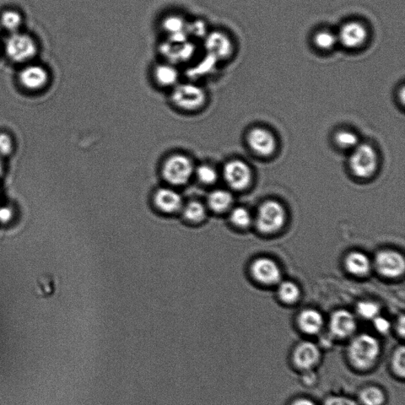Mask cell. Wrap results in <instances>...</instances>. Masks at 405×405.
I'll list each match as a JSON object with an SVG mask.
<instances>
[{
    "label": "cell",
    "instance_id": "cell-1",
    "mask_svg": "<svg viewBox=\"0 0 405 405\" xmlns=\"http://www.w3.org/2000/svg\"><path fill=\"white\" fill-rule=\"evenodd\" d=\"M172 109L182 115H193L203 112L209 104V92L201 83L183 80L169 92Z\"/></svg>",
    "mask_w": 405,
    "mask_h": 405
},
{
    "label": "cell",
    "instance_id": "cell-2",
    "mask_svg": "<svg viewBox=\"0 0 405 405\" xmlns=\"http://www.w3.org/2000/svg\"><path fill=\"white\" fill-rule=\"evenodd\" d=\"M381 353V346L375 337L362 334L350 343L348 356L352 364L359 370H367L376 364Z\"/></svg>",
    "mask_w": 405,
    "mask_h": 405
},
{
    "label": "cell",
    "instance_id": "cell-3",
    "mask_svg": "<svg viewBox=\"0 0 405 405\" xmlns=\"http://www.w3.org/2000/svg\"><path fill=\"white\" fill-rule=\"evenodd\" d=\"M161 59L180 67L188 66L197 57V42L190 37L179 39H165L159 46Z\"/></svg>",
    "mask_w": 405,
    "mask_h": 405
},
{
    "label": "cell",
    "instance_id": "cell-4",
    "mask_svg": "<svg viewBox=\"0 0 405 405\" xmlns=\"http://www.w3.org/2000/svg\"><path fill=\"white\" fill-rule=\"evenodd\" d=\"M195 168L196 166L190 156L176 152L167 156L161 167V172L166 181L171 185L181 186L190 181Z\"/></svg>",
    "mask_w": 405,
    "mask_h": 405
},
{
    "label": "cell",
    "instance_id": "cell-5",
    "mask_svg": "<svg viewBox=\"0 0 405 405\" xmlns=\"http://www.w3.org/2000/svg\"><path fill=\"white\" fill-rule=\"evenodd\" d=\"M285 222L286 212L281 204L268 201L259 208L256 224L257 228L262 233H275L283 228Z\"/></svg>",
    "mask_w": 405,
    "mask_h": 405
},
{
    "label": "cell",
    "instance_id": "cell-6",
    "mask_svg": "<svg viewBox=\"0 0 405 405\" xmlns=\"http://www.w3.org/2000/svg\"><path fill=\"white\" fill-rule=\"evenodd\" d=\"M203 52L219 63L228 61L235 51L233 41L226 32L209 30L202 41Z\"/></svg>",
    "mask_w": 405,
    "mask_h": 405
},
{
    "label": "cell",
    "instance_id": "cell-7",
    "mask_svg": "<svg viewBox=\"0 0 405 405\" xmlns=\"http://www.w3.org/2000/svg\"><path fill=\"white\" fill-rule=\"evenodd\" d=\"M349 165L355 176L361 178L372 176L379 165L376 150L369 144H359L353 149Z\"/></svg>",
    "mask_w": 405,
    "mask_h": 405
},
{
    "label": "cell",
    "instance_id": "cell-8",
    "mask_svg": "<svg viewBox=\"0 0 405 405\" xmlns=\"http://www.w3.org/2000/svg\"><path fill=\"white\" fill-rule=\"evenodd\" d=\"M150 79L156 88L169 93L182 81L180 67L160 59L150 68Z\"/></svg>",
    "mask_w": 405,
    "mask_h": 405
},
{
    "label": "cell",
    "instance_id": "cell-9",
    "mask_svg": "<svg viewBox=\"0 0 405 405\" xmlns=\"http://www.w3.org/2000/svg\"><path fill=\"white\" fill-rule=\"evenodd\" d=\"M6 52L12 61L25 63L36 56L37 46L30 36L15 32L6 42Z\"/></svg>",
    "mask_w": 405,
    "mask_h": 405
},
{
    "label": "cell",
    "instance_id": "cell-10",
    "mask_svg": "<svg viewBox=\"0 0 405 405\" xmlns=\"http://www.w3.org/2000/svg\"><path fill=\"white\" fill-rule=\"evenodd\" d=\"M223 175L228 185L235 190H245L252 181V171L244 161L230 160L224 166Z\"/></svg>",
    "mask_w": 405,
    "mask_h": 405
},
{
    "label": "cell",
    "instance_id": "cell-11",
    "mask_svg": "<svg viewBox=\"0 0 405 405\" xmlns=\"http://www.w3.org/2000/svg\"><path fill=\"white\" fill-rule=\"evenodd\" d=\"M375 266L383 277L397 278L404 274L405 261L401 253L395 250H382L377 253Z\"/></svg>",
    "mask_w": 405,
    "mask_h": 405
},
{
    "label": "cell",
    "instance_id": "cell-12",
    "mask_svg": "<svg viewBox=\"0 0 405 405\" xmlns=\"http://www.w3.org/2000/svg\"><path fill=\"white\" fill-rule=\"evenodd\" d=\"M247 144L255 154L268 157L277 150V142L274 135L264 128H255L248 132Z\"/></svg>",
    "mask_w": 405,
    "mask_h": 405
},
{
    "label": "cell",
    "instance_id": "cell-13",
    "mask_svg": "<svg viewBox=\"0 0 405 405\" xmlns=\"http://www.w3.org/2000/svg\"><path fill=\"white\" fill-rule=\"evenodd\" d=\"M251 272L253 278L263 284H278L281 281V270L277 262L268 257L257 259L252 264Z\"/></svg>",
    "mask_w": 405,
    "mask_h": 405
},
{
    "label": "cell",
    "instance_id": "cell-14",
    "mask_svg": "<svg viewBox=\"0 0 405 405\" xmlns=\"http://www.w3.org/2000/svg\"><path fill=\"white\" fill-rule=\"evenodd\" d=\"M337 35L338 43L347 48H357L363 46L368 37L366 27L359 21H349L344 24Z\"/></svg>",
    "mask_w": 405,
    "mask_h": 405
},
{
    "label": "cell",
    "instance_id": "cell-15",
    "mask_svg": "<svg viewBox=\"0 0 405 405\" xmlns=\"http://www.w3.org/2000/svg\"><path fill=\"white\" fill-rule=\"evenodd\" d=\"M188 21L190 20L180 14L171 13L165 15L159 23L164 39H179L190 37L188 35Z\"/></svg>",
    "mask_w": 405,
    "mask_h": 405
},
{
    "label": "cell",
    "instance_id": "cell-16",
    "mask_svg": "<svg viewBox=\"0 0 405 405\" xmlns=\"http://www.w3.org/2000/svg\"><path fill=\"white\" fill-rule=\"evenodd\" d=\"M321 358V352L316 344L310 342L300 343L296 347L293 359L298 368L309 371L315 366Z\"/></svg>",
    "mask_w": 405,
    "mask_h": 405
},
{
    "label": "cell",
    "instance_id": "cell-17",
    "mask_svg": "<svg viewBox=\"0 0 405 405\" xmlns=\"http://www.w3.org/2000/svg\"><path fill=\"white\" fill-rule=\"evenodd\" d=\"M355 318L352 313L339 310L334 313L330 319V329L335 336L347 338L353 335L356 329Z\"/></svg>",
    "mask_w": 405,
    "mask_h": 405
},
{
    "label": "cell",
    "instance_id": "cell-18",
    "mask_svg": "<svg viewBox=\"0 0 405 405\" xmlns=\"http://www.w3.org/2000/svg\"><path fill=\"white\" fill-rule=\"evenodd\" d=\"M48 73L45 68L40 66H30L20 72L19 80L27 90H39L48 82Z\"/></svg>",
    "mask_w": 405,
    "mask_h": 405
},
{
    "label": "cell",
    "instance_id": "cell-19",
    "mask_svg": "<svg viewBox=\"0 0 405 405\" xmlns=\"http://www.w3.org/2000/svg\"><path fill=\"white\" fill-rule=\"evenodd\" d=\"M203 54L201 59L197 57L187 66L188 80L199 83V79L209 77L217 69L219 63L206 53L203 52Z\"/></svg>",
    "mask_w": 405,
    "mask_h": 405
},
{
    "label": "cell",
    "instance_id": "cell-20",
    "mask_svg": "<svg viewBox=\"0 0 405 405\" xmlns=\"http://www.w3.org/2000/svg\"><path fill=\"white\" fill-rule=\"evenodd\" d=\"M155 203L165 213H175L183 208V199L180 193L170 188H159L155 193Z\"/></svg>",
    "mask_w": 405,
    "mask_h": 405
},
{
    "label": "cell",
    "instance_id": "cell-21",
    "mask_svg": "<svg viewBox=\"0 0 405 405\" xmlns=\"http://www.w3.org/2000/svg\"><path fill=\"white\" fill-rule=\"evenodd\" d=\"M344 264L348 272L355 277H366L371 271L372 263L370 258L362 252L350 253L345 258Z\"/></svg>",
    "mask_w": 405,
    "mask_h": 405
},
{
    "label": "cell",
    "instance_id": "cell-22",
    "mask_svg": "<svg viewBox=\"0 0 405 405\" xmlns=\"http://www.w3.org/2000/svg\"><path fill=\"white\" fill-rule=\"evenodd\" d=\"M298 324L302 332L308 335H315L322 330L324 318L319 311L306 309L300 313Z\"/></svg>",
    "mask_w": 405,
    "mask_h": 405
},
{
    "label": "cell",
    "instance_id": "cell-23",
    "mask_svg": "<svg viewBox=\"0 0 405 405\" xmlns=\"http://www.w3.org/2000/svg\"><path fill=\"white\" fill-rule=\"evenodd\" d=\"M233 202V195L225 190H217L210 192L208 199L210 208L218 213L226 212L231 208Z\"/></svg>",
    "mask_w": 405,
    "mask_h": 405
},
{
    "label": "cell",
    "instance_id": "cell-24",
    "mask_svg": "<svg viewBox=\"0 0 405 405\" xmlns=\"http://www.w3.org/2000/svg\"><path fill=\"white\" fill-rule=\"evenodd\" d=\"M278 284V296L284 304H293L299 299L301 291L298 285L291 281H280Z\"/></svg>",
    "mask_w": 405,
    "mask_h": 405
},
{
    "label": "cell",
    "instance_id": "cell-25",
    "mask_svg": "<svg viewBox=\"0 0 405 405\" xmlns=\"http://www.w3.org/2000/svg\"><path fill=\"white\" fill-rule=\"evenodd\" d=\"M359 399L363 405H383L386 402V395L380 388L369 386L361 391Z\"/></svg>",
    "mask_w": 405,
    "mask_h": 405
},
{
    "label": "cell",
    "instance_id": "cell-26",
    "mask_svg": "<svg viewBox=\"0 0 405 405\" xmlns=\"http://www.w3.org/2000/svg\"><path fill=\"white\" fill-rule=\"evenodd\" d=\"M186 219L190 222L198 223L206 217L207 210L204 205L199 201H191L183 207Z\"/></svg>",
    "mask_w": 405,
    "mask_h": 405
},
{
    "label": "cell",
    "instance_id": "cell-27",
    "mask_svg": "<svg viewBox=\"0 0 405 405\" xmlns=\"http://www.w3.org/2000/svg\"><path fill=\"white\" fill-rule=\"evenodd\" d=\"M316 47L322 50H330L338 44L337 34L329 30L318 31L314 37Z\"/></svg>",
    "mask_w": 405,
    "mask_h": 405
},
{
    "label": "cell",
    "instance_id": "cell-28",
    "mask_svg": "<svg viewBox=\"0 0 405 405\" xmlns=\"http://www.w3.org/2000/svg\"><path fill=\"white\" fill-rule=\"evenodd\" d=\"M335 142L338 147L343 149H354L359 144L357 135L346 129L338 131L335 135Z\"/></svg>",
    "mask_w": 405,
    "mask_h": 405
},
{
    "label": "cell",
    "instance_id": "cell-29",
    "mask_svg": "<svg viewBox=\"0 0 405 405\" xmlns=\"http://www.w3.org/2000/svg\"><path fill=\"white\" fill-rule=\"evenodd\" d=\"M198 180L204 185H213L218 180L219 174L217 170L213 166L201 164L196 166L195 172Z\"/></svg>",
    "mask_w": 405,
    "mask_h": 405
},
{
    "label": "cell",
    "instance_id": "cell-30",
    "mask_svg": "<svg viewBox=\"0 0 405 405\" xmlns=\"http://www.w3.org/2000/svg\"><path fill=\"white\" fill-rule=\"evenodd\" d=\"M23 23L21 14L14 10L4 12L0 18V26L10 32H16Z\"/></svg>",
    "mask_w": 405,
    "mask_h": 405
},
{
    "label": "cell",
    "instance_id": "cell-31",
    "mask_svg": "<svg viewBox=\"0 0 405 405\" xmlns=\"http://www.w3.org/2000/svg\"><path fill=\"white\" fill-rule=\"evenodd\" d=\"M209 30L207 23L202 19L188 21V35L194 41H202Z\"/></svg>",
    "mask_w": 405,
    "mask_h": 405
},
{
    "label": "cell",
    "instance_id": "cell-32",
    "mask_svg": "<svg viewBox=\"0 0 405 405\" xmlns=\"http://www.w3.org/2000/svg\"><path fill=\"white\" fill-rule=\"evenodd\" d=\"M230 219L231 223L239 228H246L252 222L250 213L243 207H237L232 210Z\"/></svg>",
    "mask_w": 405,
    "mask_h": 405
},
{
    "label": "cell",
    "instance_id": "cell-33",
    "mask_svg": "<svg viewBox=\"0 0 405 405\" xmlns=\"http://www.w3.org/2000/svg\"><path fill=\"white\" fill-rule=\"evenodd\" d=\"M379 306L372 301H362L357 306L359 315L365 319H374L379 316Z\"/></svg>",
    "mask_w": 405,
    "mask_h": 405
},
{
    "label": "cell",
    "instance_id": "cell-34",
    "mask_svg": "<svg viewBox=\"0 0 405 405\" xmlns=\"http://www.w3.org/2000/svg\"><path fill=\"white\" fill-rule=\"evenodd\" d=\"M392 367L393 372L403 379L405 374V350L404 347L401 346L394 352L392 358Z\"/></svg>",
    "mask_w": 405,
    "mask_h": 405
},
{
    "label": "cell",
    "instance_id": "cell-35",
    "mask_svg": "<svg viewBox=\"0 0 405 405\" xmlns=\"http://www.w3.org/2000/svg\"><path fill=\"white\" fill-rule=\"evenodd\" d=\"M13 141L8 134L0 133V156H8L12 152Z\"/></svg>",
    "mask_w": 405,
    "mask_h": 405
},
{
    "label": "cell",
    "instance_id": "cell-36",
    "mask_svg": "<svg viewBox=\"0 0 405 405\" xmlns=\"http://www.w3.org/2000/svg\"><path fill=\"white\" fill-rule=\"evenodd\" d=\"M374 326L377 331L381 333H386L391 329V323L385 317L377 316L373 319Z\"/></svg>",
    "mask_w": 405,
    "mask_h": 405
},
{
    "label": "cell",
    "instance_id": "cell-37",
    "mask_svg": "<svg viewBox=\"0 0 405 405\" xmlns=\"http://www.w3.org/2000/svg\"><path fill=\"white\" fill-rule=\"evenodd\" d=\"M325 405H359L353 399L345 397H329Z\"/></svg>",
    "mask_w": 405,
    "mask_h": 405
},
{
    "label": "cell",
    "instance_id": "cell-38",
    "mask_svg": "<svg viewBox=\"0 0 405 405\" xmlns=\"http://www.w3.org/2000/svg\"><path fill=\"white\" fill-rule=\"evenodd\" d=\"M12 218V210L9 208H0V222L8 223Z\"/></svg>",
    "mask_w": 405,
    "mask_h": 405
},
{
    "label": "cell",
    "instance_id": "cell-39",
    "mask_svg": "<svg viewBox=\"0 0 405 405\" xmlns=\"http://www.w3.org/2000/svg\"><path fill=\"white\" fill-rule=\"evenodd\" d=\"M291 405H316L314 402L307 398L297 399Z\"/></svg>",
    "mask_w": 405,
    "mask_h": 405
},
{
    "label": "cell",
    "instance_id": "cell-40",
    "mask_svg": "<svg viewBox=\"0 0 405 405\" xmlns=\"http://www.w3.org/2000/svg\"><path fill=\"white\" fill-rule=\"evenodd\" d=\"M399 334L403 337L404 335V317H402V319L399 321V325L397 326Z\"/></svg>",
    "mask_w": 405,
    "mask_h": 405
},
{
    "label": "cell",
    "instance_id": "cell-41",
    "mask_svg": "<svg viewBox=\"0 0 405 405\" xmlns=\"http://www.w3.org/2000/svg\"><path fill=\"white\" fill-rule=\"evenodd\" d=\"M2 172H3V165H2L1 160H0V175H1Z\"/></svg>",
    "mask_w": 405,
    "mask_h": 405
},
{
    "label": "cell",
    "instance_id": "cell-42",
    "mask_svg": "<svg viewBox=\"0 0 405 405\" xmlns=\"http://www.w3.org/2000/svg\"><path fill=\"white\" fill-rule=\"evenodd\" d=\"M0 28H1V26H0Z\"/></svg>",
    "mask_w": 405,
    "mask_h": 405
}]
</instances>
